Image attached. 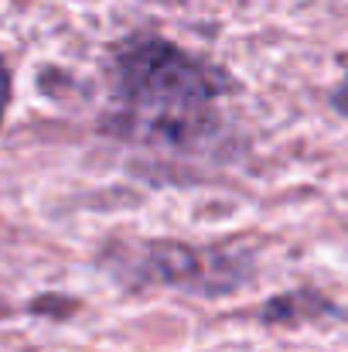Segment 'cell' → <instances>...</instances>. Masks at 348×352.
Wrapping results in <instances>:
<instances>
[{
	"label": "cell",
	"mask_w": 348,
	"mask_h": 352,
	"mask_svg": "<svg viewBox=\"0 0 348 352\" xmlns=\"http://www.w3.org/2000/svg\"><path fill=\"white\" fill-rule=\"evenodd\" d=\"M116 120L126 137L147 144H192L216 120L229 89L219 69L164 38H137L113 62Z\"/></svg>",
	"instance_id": "1"
},
{
	"label": "cell",
	"mask_w": 348,
	"mask_h": 352,
	"mask_svg": "<svg viewBox=\"0 0 348 352\" xmlns=\"http://www.w3.org/2000/svg\"><path fill=\"white\" fill-rule=\"evenodd\" d=\"M7 103H10V72H7V65L0 58V123L7 117Z\"/></svg>",
	"instance_id": "2"
},
{
	"label": "cell",
	"mask_w": 348,
	"mask_h": 352,
	"mask_svg": "<svg viewBox=\"0 0 348 352\" xmlns=\"http://www.w3.org/2000/svg\"><path fill=\"white\" fill-rule=\"evenodd\" d=\"M335 107H338L342 113H348V76H345V82L338 86V93H335Z\"/></svg>",
	"instance_id": "3"
}]
</instances>
